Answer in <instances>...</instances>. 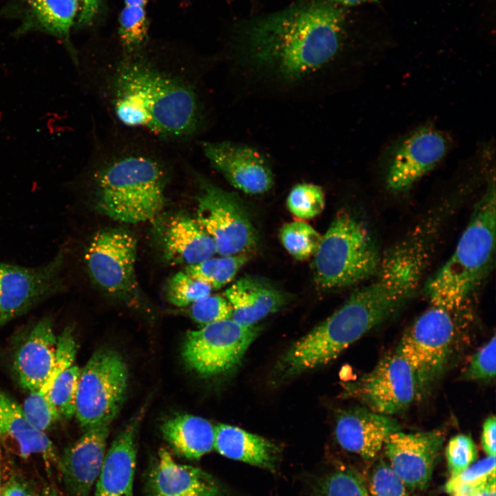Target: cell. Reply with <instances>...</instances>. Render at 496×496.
<instances>
[{"label": "cell", "instance_id": "36", "mask_svg": "<svg viewBox=\"0 0 496 496\" xmlns=\"http://www.w3.org/2000/svg\"><path fill=\"white\" fill-rule=\"evenodd\" d=\"M445 454L450 477H453L476 462L478 451L471 436L459 434L450 439Z\"/></svg>", "mask_w": 496, "mask_h": 496}, {"label": "cell", "instance_id": "24", "mask_svg": "<svg viewBox=\"0 0 496 496\" xmlns=\"http://www.w3.org/2000/svg\"><path fill=\"white\" fill-rule=\"evenodd\" d=\"M0 440L12 441L23 457L39 455L46 463L57 466L60 455L53 442L45 432L32 424L20 405L1 391Z\"/></svg>", "mask_w": 496, "mask_h": 496}, {"label": "cell", "instance_id": "23", "mask_svg": "<svg viewBox=\"0 0 496 496\" xmlns=\"http://www.w3.org/2000/svg\"><path fill=\"white\" fill-rule=\"evenodd\" d=\"M224 294L232 309L231 318L247 326L278 311L289 300L286 293L270 282L251 276L238 279Z\"/></svg>", "mask_w": 496, "mask_h": 496}, {"label": "cell", "instance_id": "2", "mask_svg": "<svg viewBox=\"0 0 496 496\" xmlns=\"http://www.w3.org/2000/svg\"><path fill=\"white\" fill-rule=\"evenodd\" d=\"M144 48L123 52L117 61L90 72L96 94L128 131L159 142L195 138L207 118L200 72L160 63Z\"/></svg>", "mask_w": 496, "mask_h": 496}, {"label": "cell", "instance_id": "18", "mask_svg": "<svg viewBox=\"0 0 496 496\" xmlns=\"http://www.w3.org/2000/svg\"><path fill=\"white\" fill-rule=\"evenodd\" d=\"M147 496H225V490L211 474L201 468L176 462L160 449L145 477Z\"/></svg>", "mask_w": 496, "mask_h": 496}, {"label": "cell", "instance_id": "26", "mask_svg": "<svg viewBox=\"0 0 496 496\" xmlns=\"http://www.w3.org/2000/svg\"><path fill=\"white\" fill-rule=\"evenodd\" d=\"M214 448L226 457L269 470L275 468L280 453L279 448L271 441L224 424L215 426Z\"/></svg>", "mask_w": 496, "mask_h": 496}, {"label": "cell", "instance_id": "33", "mask_svg": "<svg viewBox=\"0 0 496 496\" xmlns=\"http://www.w3.org/2000/svg\"><path fill=\"white\" fill-rule=\"evenodd\" d=\"M324 205V192L320 186L313 183L296 184L287 198L289 210L300 219H310L318 216Z\"/></svg>", "mask_w": 496, "mask_h": 496}, {"label": "cell", "instance_id": "21", "mask_svg": "<svg viewBox=\"0 0 496 496\" xmlns=\"http://www.w3.org/2000/svg\"><path fill=\"white\" fill-rule=\"evenodd\" d=\"M57 336L52 320L38 321L19 347L14 358V369L20 386L28 393L37 391L54 368Z\"/></svg>", "mask_w": 496, "mask_h": 496}, {"label": "cell", "instance_id": "7", "mask_svg": "<svg viewBox=\"0 0 496 496\" xmlns=\"http://www.w3.org/2000/svg\"><path fill=\"white\" fill-rule=\"evenodd\" d=\"M466 309L451 310L430 304L404 331L396 348L412 367L419 397L427 392L445 371L457 331V318Z\"/></svg>", "mask_w": 496, "mask_h": 496}, {"label": "cell", "instance_id": "44", "mask_svg": "<svg viewBox=\"0 0 496 496\" xmlns=\"http://www.w3.org/2000/svg\"><path fill=\"white\" fill-rule=\"evenodd\" d=\"M332 3L342 6V7H347V6H356L359 4H362L364 3H376L378 2L379 0H329Z\"/></svg>", "mask_w": 496, "mask_h": 496}, {"label": "cell", "instance_id": "22", "mask_svg": "<svg viewBox=\"0 0 496 496\" xmlns=\"http://www.w3.org/2000/svg\"><path fill=\"white\" fill-rule=\"evenodd\" d=\"M21 23L14 34L39 32L58 39L79 64L70 42L71 29L76 23L79 5L75 0H21Z\"/></svg>", "mask_w": 496, "mask_h": 496}, {"label": "cell", "instance_id": "1", "mask_svg": "<svg viewBox=\"0 0 496 496\" xmlns=\"http://www.w3.org/2000/svg\"><path fill=\"white\" fill-rule=\"evenodd\" d=\"M349 47L344 7L301 0L237 28L231 73L247 94L287 100L324 96L356 74Z\"/></svg>", "mask_w": 496, "mask_h": 496}, {"label": "cell", "instance_id": "43", "mask_svg": "<svg viewBox=\"0 0 496 496\" xmlns=\"http://www.w3.org/2000/svg\"><path fill=\"white\" fill-rule=\"evenodd\" d=\"M495 479L475 490L470 496H496Z\"/></svg>", "mask_w": 496, "mask_h": 496}, {"label": "cell", "instance_id": "45", "mask_svg": "<svg viewBox=\"0 0 496 496\" xmlns=\"http://www.w3.org/2000/svg\"><path fill=\"white\" fill-rule=\"evenodd\" d=\"M40 496H60L56 488L51 484L46 485L42 490Z\"/></svg>", "mask_w": 496, "mask_h": 496}, {"label": "cell", "instance_id": "8", "mask_svg": "<svg viewBox=\"0 0 496 496\" xmlns=\"http://www.w3.org/2000/svg\"><path fill=\"white\" fill-rule=\"evenodd\" d=\"M128 382L126 363L110 348L97 349L81 369L75 415L84 430L110 424L125 398Z\"/></svg>", "mask_w": 496, "mask_h": 496}, {"label": "cell", "instance_id": "11", "mask_svg": "<svg viewBox=\"0 0 496 496\" xmlns=\"http://www.w3.org/2000/svg\"><path fill=\"white\" fill-rule=\"evenodd\" d=\"M196 221L214 241L216 254H248L256 246V231L237 195L205 178L199 181Z\"/></svg>", "mask_w": 496, "mask_h": 496}, {"label": "cell", "instance_id": "4", "mask_svg": "<svg viewBox=\"0 0 496 496\" xmlns=\"http://www.w3.org/2000/svg\"><path fill=\"white\" fill-rule=\"evenodd\" d=\"M494 170V169H493ZM491 171L484 193L446 262L427 280L424 292L430 304L459 310L484 276L495 251L496 191Z\"/></svg>", "mask_w": 496, "mask_h": 496}, {"label": "cell", "instance_id": "20", "mask_svg": "<svg viewBox=\"0 0 496 496\" xmlns=\"http://www.w3.org/2000/svg\"><path fill=\"white\" fill-rule=\"evenodd\" d=\"M144 412L125 426L105 453L97 477L94 496H134L136 439Z\"/></svg>", "mask_w": 496, "mask_h": 496}, {"label": "cell", "instance_id": "16", "mask_svg": "<svg viewBox=\"0 0 496 496\" xmlns=\"http://www.w3.org/2000/svg\"><path fill=\"white\" fill-rule=\"evenodd\" d=\"M440 430L389 435L383 445L389 466L408 489L422 490L429 484L444 444Z\"/></svg>", "mask_w": 496, "mask_h": 496}, {"label": "cell", "instance_id": "31", "mask_svg": "<svg viewBox=\"0 0 496 496\" xmlns=\"http://www.w3.org/2000/svg\"><path fill=\"white\" fill-rule=\"evenodd\" d=\"M279 238L282 246L294 258L304 260L316 254L322 236L310 225L303 221L285 224Z\"/></svg>", "mask_w": 496, "mask_h": 496}, {"label": "cell", "instance_id": "37", "mask_svg": "<svg viewBox=\"0 0 496 496\" xmlns=\"http://www.w3.org/2000/svg\"><path fill=\"white\" fill-rule=\"evenodd\" d=\"M366 484L370 496H409V489L383 460L373 468Z\"/></svg>", "mask_w": 496, "mask_h": 496}, {"label": "cell", "instance_id": "19", "mask_svg": "<svg viewBox=\"0 0 496 496\" xmlns=\"http://www.w3.org/2000/svg\"><path fill=\"white\" fill-rule=\"evenodd\" d=\"M398 431L400 424L391 416L364 406L342 411L337 417L335 435L344 449L371 460L383 448L386 437Z\"/></svg>", "mask_w": 496, "mask_h": 496}, {"label": "cell", "instance_id": "47", "mask_svg": "<svg viewBox=\"0 0 496 496\" xmlns=\"http://www.w3.org/2000/svg\"><path fill=\"white\" fill-rule=\"evenodd\" d=\"M1 474H0V496H1Z\"/></svg>", "mask_w": 496, "mask_h": 496}, {"label": "cell", "instance_id": "39", "mask_svg": "<svg viewBox=\"0 0 496 496\" xmlns=\"http://www.w3.org/2000/svg\"><path fill=\"white\" fill-rule=\"evenodd\" d=\"M496 371V337L493 338L471 358L463 373V378L486 381L494 378Z\"/></svg>", "mask_w": 496, "mask_h": 496}, {"label": "cell", "instance_id": "17", "mask_svg": "<svg viewBox=\"0 0 496 496\" xmlns=\"http://www.w3.org/2000/svg\"><path fill=\"white\" fill-rule=\"evenodd\" d=\"M110 426L84 430L60 456L57 468L67 496H89L105 459Z\"/></svg>", "mask_w": 496, "mask_h": 496}, {"label": "cell", "instance_id": "3", "mask_svg": "<svg viewBox=\"0 0 496 496\" xmlns=\"http://www.w3.org/2000/svg\"><path fill=\"white\" fill-rule=\"evenodd\" d=\"M141 135L99 144L90 158L96 209L121 223L150 220L165 202L168 158Z\"/></svg>", "mask_w": 496, "mask_h": 496}, {"label": "cell", "instance_id": "41", "mask_svg": "<svg viewBox=\"0 0 496 496\" xmlns=\"http://www.w3.org/2000/svg\"><path fill=\"white\" fill-rule=\"evenodd\" d=\"M79 10L76 23L79 28L90 25L98 14L102 0H75Z\"/></svg>", "mask_w": 496, "mask_h": 496}, {"label": "cell", "instance_id": "35", "mask_svg": "<svg viewBox=\"0 0 496 496\" xmlns=\"http://www.w3.org/2000/svg\"><path fill=\"white\" fill-rule=\"evenodd\" d=\"M320 496H370L366 482L349 469L335 471L324 479L320 488Z\"/></svg>", "mask_w": 496, "mask_h": 496}, {"label": "cell", "instance_id": "34", "mask_svg": "<svg viewBox=\"0 0 496 496\" xmlns=\"http://www.w3.org/2000/svg\"><path fill=\"white\" fill-rule=\"evenodd\" d=\"M211 291L212 288L206 282L194 278L185 271H180L169 281L167 297L172 304L183 307L208 296Z\"/></svg>", "mask_w": 496, "mask_h": 496}, {"label": "cell", "instance_id": "25", "mask_svg": "<svg viewBox=\"0 0 496 496\" xmlns=\"http://www.w3.org/2000/svg\"><path fill=\"white\" fill-rule=\"evenodd\" d=\"M164 254L171 263L192 265L213 257L216 248L212 238L196 220L180 215L167 225Z\"/></svg>", "mask_w": 496, "mask_h": 496}, {"label": "cell", "instance_id": "14", "mask_svg": "<svg viewBox=\"0 0 496 496\" xmlns=\"http://www.w3.org/2000/svg\"><path fill=\"white\" fill-rule=\"evenodd\" d=\"M62 249L46 265L30 268L0 263V329L34 306L61 291Z\"/></svg>", "mask_w": 496, "mask_h": 496}, {"label": "cell", "instance_id": "28", "mask_svg": "<svg viewBox=\"0 0 496 496\" xmlns=\"http://www.w3.org/2000/svg\"><path fill=\"white\" fill-rule=\"evenodd\" d=\"M81 369L72 365L60 373L43 392H32L40 400L47 401L59 419H70L75 415L77 387Z\"/></svg>", "mask_w": 496, "mask_h": 496}, {"label": "cell", "instance_id": "12", "mask_svg": "<svg viewBox=\"0 0 496 496\" xmlns=\"http://www.w3.org/2000/svg\"><path fill=\"white\" fill-rule=\"evenodd\" d=\"M344 387V397L387 416L404 411L419 397L415 374L396 350L385 355L369 373Z\"/></svg>", "mask_w": 496, "mask_h": 496}, {"label": "cell", "instance_id": "15", "mask_svg": "<svg viewBox=\"0 0 496 496\" xmlns=\"http://www.w3.org/2000/svg\"><path fill=\"white\" fill-rule=\"evenodd\" d=\"M200 147L211 165L238 190L257 195L272 188V167L259 149L229 141H202Z\"/></svg>", "mask_w": 496, "mask_h": 496}, {"label": "cell", "instance_id": "10", "mask_svg": "<svg viewBox=\"0 0 496 496\" xmlns=\"http://www.w3.org/2000/svg\"><path fill=\"white\" fill-rule=\"evenodd\" d=\"M260 331L258 327L243 325L231 318L207 324L187 333L183 360L203 377L228 373L240 364Z\"/></svg>", "mask_w": 496, "mask_h": 496}, {"label": "cell", "instance_id": "46", "mask_svg": "<svg viewBox=\"0 0 496 496\" xmlns=\"http://www.w3.org/2000/svg\"><path fill=\"white\" fill-rule=\"evenodd\" d=\"M148 0H124V6L145 8Z\"/></svg>", "mask_w": 496, "mask_h": 496}, {"label": "cell", "instance_id": "32", "mask_svg": "<svg viewBox=\"0 0 496 496\" xmlns=\"http://www.w3.org/2000/svg\"><path fill=\"white\" fill-rule=\"evenodd\" d=\"M495 479V456L475 462L457 475L450 477L444 490L450 496H470L475 490Z\"/></svg>", "mask_w": 496, "mask_h": 496}, {"label": "cell", "instance_id": "30", "mask_svg": "<svg viewBox=\"0 0 496 496\" xmlns=\"http://www.w3.org/2000/svg\"><path fill=\"white\" fill-rule=\"evenodd\" d=\"M118 36L124 52L145 48L148 41L149 21L145 8L124 6L118 19Z\"/></svg>", "mask_w": 496, "mask_h": 496}, {"label": "cell", "instance_id": "40", "mask_svg": "<svg viewBox=\"0 0 496 496\" xmlns=\"http://www.w3.org/2000/svg\"><path fill=\"white\" fill-rule=\"evenodd\" d=\"M1 496H36V495L25 479L17 475H14L2 485Z\"/></svg>", "mask_w": 496, "mask_h": 496}, {"label": "cell", "instance_id": "6", "mask_svg": "<svg viewBox=\"0 0 496 496\" xmlns=\"http://www.w3.org/2000/svg\"><path fill=\"white\" fill-rule=\"evenodd\" d=\"M382 254L367 227L346 210L339 211L313 256L314 282L320 289L349 287L370 278Z\"/></svg>", "mask_w": 496, "mask_h": 496}, {"label": "cell", "instance_id": "13", "mask_svg": "<svg viewBox=\"0 0 496 496\" xmlns=\"http://www.w3.org/2000/svg\"><path fill=\"white\" fill-rule=\"evenodd\" d=\"M136 245L134 236L123 229H105L92 236L85 261L90 277L101 289L121 297L137 292Z\"/></svg>", "mask_w": 496, "mask_h": 496}, {"label": "cell", "instance_id": "5", "mask_svg": "<svg viewBox=\"0 0 496 496\" xmlns=\"http://www.w3.org/2000/svg\"><path fill=\"white\" fill-rule=\"evenodd\" d=\"M390 318L388 309L360 287L329 318L287 350L277 362L273 375L278 380H284L324 366Z\"/></svg>", "mask_w": 496, "mask_h": 496}, {"label": "cell", "instance_id": "42", "mask_svg": "<svg viewBox=\"0 0 496 496\" xmlns=\"http://www.w3.org/2000/svg\"><path fill=\"white\" fill-rule=\"evenodd\" d=\"M496 419L490 415L484 421L481 435V444L487 456H495Z\"/></svg>", "mask_w": 496, "mask_h": 496}, {"label": "cell", "instance_id": "27", "mask_svg": "<svg viewBox=\"0 0 496 496\" xmlns=\"http://www.w3.org/2000/svg\"><path fill=\"white\" fill-rule=\"evenodd\" d=\"M161 432L175 452L187 459H199L214 446L215 426L198 416H172L163 423Z\"/></svg>", "mask_w": 496, "mask_h": 496}, {"label": "cell", "instance_id": "38", "mask_svg": "<svg viewBox=\"0 0 496 496\" xmlns=\"http://www.w3.org/2000/svg\"><path fill=\"white\" fill-rule=\"evenodd\" d=\"M189 314L196 323L203 327L231 318L232 309L225 297L209 295L192 304Z\"/></svg>", "mask_w": 496, "mask_h": 496}, {"label": "cell", "instance_id": "29", "mask_svg": "<svg viewBox=\"0 0 496 496\" xmlns=\"http://www.w3.org/2000/svg\"><path fill=\"white\" fill-rule=\"evenodd\" d=\"M249 259L248 254L211 257L187 265L185 271L194 278L206 282L212 289H218L232 281Z\"/></svg>", "mask_w": 496, "mask_h": 496}, {"label": "cell", "instance_id": "9", "mask_svg": "<svg viewBox=\"0 0 496 496\" xmlns=\"http://www.w3.org/2000/svg\"><path fill=\"white\" fill-rule=\"evenodd\" d=\"M452 145L449 136L430 122L393 140L379 159L386 188L393 193L409 190L441 163Z\"/></svg>", "mask_w": 496, "mask_h": 496}]
</instances>
